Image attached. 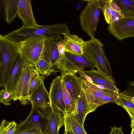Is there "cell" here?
<instances>
[{
  "label": "cell",
  "instance_id": "1",
  "mask_svg": "<svg viewBox=\"0 0 134 134\" xmlns=\"http://www.w3.org/2000/svg\"><path fill=\"white\" fill-rule=\"evenodd\" d=\"M70 33L69 28L65 23L53 25L39 26L33 28H20L9 32L4 36L17 43L32 38L43 37L46 39L56 38L65 34Z\"/></svg>",
  "mask_w": 134,
  "mask_h": 134
},
{
  "label": "cell",
  "instance_id": "2",
  "mask_svg": "<svg viewBox=\"0 0 134 134\" xmlns=\"http://www.w3.org/2000/svg\"><path fill=\"white\" fill-rule=\"evenodd\" d=\"M16 42L0 35V86H3L16 60L20 55Z\"/></svg>",
  "mask_w": 134,
  "mask_h": 134
},
{
  "label": "cell",
  "instance_id": "3",
  "mask_svg": "<svg viewBox=\"0 0 134 134\" xmlns=\"http://www.w3.org/2000/svg\"><path fill=\"white\" fill-rule=\"evenodd\" d=\"M103 44L93 37L85 41L83 54L94 63L97 70L113 77V71L104 51Z\"/></svg>",
  "mask_w": 134,
  "mask_h": 134
},
{
  "label": "cell",
  "instance_id": "4",
  "mask_svg": "<svg viewBox=\"0 0 134 134\" xmlns=\"http://www.w3.org/2000/svg\"><path fill=\"white\" fill-rule=\"evenodd\" d=\"M85 1L87 4L80 14V24L83 31L91 38L94 37L102 6L99 0Z\"/></svg>",
  "mask_w": 134,
  "mask_h": 134
},
{
  "label": "cell",
  "instance_id": "5",
  "mask_svg": "<svg viewBox=\"0 0 134 134\" xmlns=\"http://www.w3.org/2000/svg\"><path fill=\"white\" fill-rule=\"evenodd\" d=\"M55 67L61 73L76 74L85 70V67L94 69L96 66L94 63L83 54L77 55L65 52V55L60 58Z\"/></svg>",
  "mask_w": 134,
  "mask_h": 134
},
{
  "label": "cell",
  "instance_id": "6",
  "mask_svg": "<svg viewBox=\"0 0 134 134\" xmlns=\"http://www.w3.org/2000/svg\"><path fill=\"white\" fill-rule=\"evenodd\" d=\"M46 39L43 37H32L18 43L20 54L34 66L41 59Z\"/></svg>",
  "mask_w": 134,
  "mask_h": 134
},
{
  "label": "cell",
  "instance_id": "7",
  "mask_svg": "<svg viewBox=\"0 0 134 134\" xmlns=\"http://www.w3.org/2000/svg\"><path fill=\"white\" fill-rule=\"evenodd\" d=\"M30 100L32 106L48 119L53 109L51 106L49 93L44 86V81L33 93Z\"/></svg>",
  "mask_w": 134,
  "mask_h": 134
},
{
  "label": "cell",
  "instance_id": "8",
  "mask_svg": "<svg viewBox=\"0 0 134 134\" xmlns=\"http://www.w3.org/2000/svg\"><path fill=\"white\" fill-rule=\"evenodd\" d=\"M32 65L27 61L16 90L12 96V99L14 101L19 100L21 104L24 105L30 103L29 98L28 91Z\"/></svg>",
  "mask_w": 134,
  "mask_h": 134
},
{
  "label": "cell",
  "instance_id": "9",
  "mask_svg": "<svg viewBox=\"0 0 134 134\" xmlns=\"http://www.w3.org/2000/svg\"><path fill=\"white\" fill-rule=\"evenodd\" d=\"M78 73L83 78L97 86H100L117 94L119 93L113 78L104 73L95 69L84 70Z\"/></svg>",
  "mask_w": 134,
  "mask_h": 134
},
{
  "label": "cell",
  "instance_id": "10",
  "mask_svg": "<svg viewBox=\"0 0 134 134\" xmlns=\"http://www.w3.org/2000/svg\"><path fill=\"white\" fill-rule=\"evenodd\" d=\"M109 32L119 41L134 37V16L125 17L118 22L109 25Z\"/></svg>",
  "mask_w": 134,
  "mask_h": 134
},
{
  "label": "cell",
  "instance_id": "11",
  "mask_svg": "<svg viewBox=\"0 0 134 134\" xmlns=\"http://www.w3.org/2000/svg\"><path fill=\"white\" fill-rule=\"evenodd\" d=\"M48 119L32 106L30 112L25 120L18 124L16 131L33 128H40L47 134Z\"/></svg>",
  "mask_w": 134,
  "mask_h": 134
},
{
  "label": "cell",
  "instance_id": "12",
  "mask_svg": "<svg viewBox=\"0 0 134 134\" xmlns=\"http://www.w3.org/2000/svg\"><path fill=\"white\" fill-rule=\"evenodd\" d=\"M27 61L20 54L14 63L4 86V90L12 94V98Z\"/></svg>",
  "mask_w": 134,
  "mask_h": 134
},
{
  "label": "cell",
  "instance_id": "13",
  "mask_svg": "<svg viewBox=\"0 0 134 134\" xmlns=\"http://www.w3.org/2000/svg\"><path fill=\"white\" fill-rule=\"evenodd\" d=\"M61 75L57 76L52 80L50 84L49 97L53 109L60 110L63 115L65 114V107L62 90Z\"/></svg>",
  "mask_w": 134,
  "mask_h": 134
},
{
  "label": "cell",
  "instance_id": "14",
  "mask_svg": "<svg viewBox=\"0 0 134 134\" xmlns=\"http://www.w3.org/2000/svg\"><path fill=\"white\" fill-rule=\"evenodd\" d=\"M61 73V79L76 105L83 87L84 79L73 73L65 72Z\"/></svg>",
  "mask_w": 134,
  "mask_h": 134
},
{
  "label": "cell",
  "instance_id": "15",
  "mask_svg": "<svg viewBox=\"0 0 134 134\" xmlns=\"http://www.w3.org/2000/svg\"><path fill=\"white\" fill-rule=\"evenodd\" d=\"M83 89L87 100L94 108L106 104L102 98L104 88L84 79Z\"/></svg>",
  "mask_w": 134,
  "mask_h": 134
},
{
  "label": "cell",
  "instance_id": "16",
  "mask_svg": "<svg viewBox=\"0 0 134 134\" xmlns=\"http://www.w3.org/2000/svg\"><path fill=\"white\" fill-rule=\"evenodd\" d=\"M17 15L23 22V27H35L39 25L35 19L30 0H19Z\"/></svg>",
  "mask_w": 134,
  "mask_h": 134
},
{
  "label": "cell",
  "instance_id": "17",
  "mask_svg": "<svg viewBox=\"0 0 134 134\" xmlns=\"http://www.w3.org/2000/svg\"><path fill=\"white\" fill-rule=\"evenodd\" d=\"M96 109L88 102L83 87L77 99L75 110L72 114L81 125L83 126L86 116Z\"/></svg>",
  "mask_w": 134,
  "mask_h": 134
},
{
  "label": "cell",
  "instance_id": "18",
  "mask_svg": "<svg viewBox=\"0 0 134 134\" xmlns=\"http://www.w3.org/2000/svg\"><path fill=\"white\" fill-rule=\"evenodd\" d=\"M57 38L45 40L41 57V59L52 64L54 68L59 59Z\"/></svg>",
  "mask_w": 134,
  "mask_h": 134
},
{
  "label": "cell",
  "instance_id": "19",
  "mask_svg": "<svg viewBox=\"0 0 134 134\" xmlns=\"http://www.w3.org/2000/svg\"><path fill=\"white\" fill-rule=\"evenodd\" d=\"M63 35L65 52L77 55L83 54L85 41L76 35L69 33Z\"/></svg>",
  "mask_w": 134,
  "mask_h": 134
},
{
  "label": "cell",
  "instance_id": "20",
  "mask_svg": "<svg viewBox=\"0 0 134 134\" xmlns=\"http://www.w3.org/2000/svg\"><path fill=\"white\" fill-rule=\"evenodd\" d=\"M62 114L59 110H53L48 119L47 134H59L60 129L64 125Z\"/></svg>",
  "mask_w": 134,
  "mask_h": 134
},
{
  "label": "cell",
  "instance_id": "21",
  "mask_svg": "<svg viewBox=\"0 0 134 134\" xmlns=\"http://www.w3.org/2000/svg\"><path fill=\"white\" fill-rule=\"evenodd\" d=\"M5 14V20L9 24L18 15L19 0H3Z\"/></svg>",
  "mask_w": 134,
  "mask_h": 134
},
{
  "label": "cell",
  "instance_id": "22",
  "mask_svg": "<svg viewBox=\"0 0 134 134\" xmlns=\"http://www.w3.org/2000/svg\"><path fill=\"white\" fill-rule=\"evenodd\" d=\"M44 76L40 75L39 74L36 70L34 65H32L28 91L29 100L34 92L44 81Z\"/></svg>",
  "mask_w": 134,
  "mask_h": 134
},
{
  "label": "cell",
  "instance_id": "23",
  "mask_svg": "<svg viewBox=\"0 0 134 134\" xmlns=\"http://www.w3.org/2000/svg\"><path fill=\"white\" fill-rule=\"evenodd\" d=\"M63 115L64 120L74 134H87L83 126L81 125L72 114Z\"/></svg>",
  "mask_w": 134,
  "mask_h": 134
},
{
  "label": "cell",
  "instance_id": "24",
  "mask_svg": "<svg viewBox=\"0 0 134 134\" xmlns=\"http://www.w3.org/2000/svg\"><path fill=\"white\" fill-rule=\"evenodd\" d=\"M102 10L105 20L109 25L117 23L119 20L125 17L122 13L112 10L110 8L107 1L102 7Z\"/></svg>",
  "mask_w": 134,
  "mask_h": 134
},
{
  "label": "cell",
  "instance_id": "25",
  "mask_svg": "<svg viewBox=\"0 0 134 134\" xmlns=\"http://www.w3.org/2000/svg\"><path fill=\"white\" fill-rule=\"evenodd\" d=\"M125 17L134 16V0H113Z\"/></svg>",
  "mask_w": 134,
  "mask_h": 134
},
{
  "label": "cell",
  "instance_id": "26",
  "mask_svg": "<svg viewBox=\"0 0 134 134\" xmlns=\"http://www.w3.org/2000/svg\"><path fill=\"white\" fill-rule=\"evenodd\" d=\"M61 82L63 99L65 107V113L64 114H70L74 111L76 104L62 79Z\"/></svg>",
  "mask_w": 134,
  "mask_h": 134
},
{
  "label": "cell",
  "instance_id": "27",
  "mask_svg": "<svg viewBox=\"0 0 134 134\" xmlns=\"http://www.w3.org/2000/svg\"><path fill=\"white\" fill-rule=\"evenodd\" d=\"M34 66L40 74L46 77L50 75L53 72H57L52 64L41 59Z\"/></svg>",
  "mask_w": 134,
  "mask_h": 134
},
{
  "label": "cell",
  "instance_id": "28",
  "mask_svg": "<svg viewBox=\"0 0 134 134\" xmlns=\"http://www.w3.org/2000/svg\"><path fill=\"white\" fill-rule=\"evenodd\" d=\"M18 124L14 121H8L4 119L0 126V134H15Z\"/></svg>",
  "mask_w": 134,
  "mask_h": 134
},
{
  "label": "cell",
  "instance_id": "29",
  "mask_svg": "<svg viewBox=\"0 0 134 134\" xmlns=\"http://www.w3.org/2000/svg\"><path fill=\"white\" fill-rule=\"evenodd\" d=\"M119 94L113 91L104 89V92L102 97V99L106 104L111 102L116 104Z\"/></svg>",
  "mask_w": 134,
  "mask_h": 134
},
{
  "label": "cell",
  "instance_id": "30",
  "mask_svg": "<svg viewBox=\"0 0 134 134\" xmlns=\"http://www.w3.org/2000/svg\"><path fill=\"white\" fill-rule=\"evenodd\" d=\"M116 103L117 105L123 108L125 107L134 110V103L126 99L123 92L119 93Z\"/></svg>",
  "mask_w": 134,
  "mask_h": 134
},
{
  "label": "cell",
  "instance_id": "31",
  "mask_svg": "<svg viewBox=\"0 0 134 134\" xmlns=\"http://www.w3.org/2000/svg\"><path fill=\"white\" fill-rule=\"evenodd\" d=\"M12 99V94L4 89L0 91V102L5 105L8 106L11 104L10 102Z\"/></svg>",
  "mask_w": 134,
  "mask_h": 134
},
{
  "label": "cell",
  "instance_id": "32",
  "mask_svg": "<svg viewBox=\"0 0 134 134\" xmlns=\"http://www.w3.org/2000/svg\"><path fill=\"white\" fill-rule=\"evenodd\" d=\"M57 46L59 58H62L64 55L65 52V43L64 40L61 36L57 38Z\"/></svg>",
  "mask_w": 134,
  "mask_h": 134
},
{
  "label": "cell",
  "instance_id": "33",
  "mask_svg": "<svg viewBox=\"0 0 134 134\" xmlns=\"http://www.w3.org/2000/svg\"><path fill=\"white\" fill-rule=\"evenodd\" d=\"M15 134H45L40 128H33L16 131Z\"/></svg>",
  "mask_w": 134,
  "mask_h": 134
},
{
  "label": "cell",
  "instance_id": "34",
  "mask_svg": "<svg viewBox=\"0 0 134 134\" xmlns=\"http://www.w3.org/2000/svg\"><path fill=\"white\" fill-rule=\"evenodd\" d=\"M107 2L110 8L113 10L121 13L120 9L118 5L114 2L113 0L107 1Z\"/></svg>",
  "mask_w": 134,
  "mask_h": 134
},
{
  "label": "cell",
  "instance_id": "35",
  "mask_svg": "<svg viewBox=\"0 0 134 134\" xmlns=\"http://www.w3.org/2000/svg\"><path fill=\"white\" fill-rule=\"evenodd\" d=\"M111 130L109 134H124L122 126L117 127L115 126L111 127Z\"/></svg>",
  "mask_w": 134,
  "mask_h": 134
},
{
  "label": "cell",
  "instance_id": "36",
  "mask_svg": "<svg viewBox=\"0 0 134 134\" xmlns=\"http://www.w3.org/2000/svg\"><path fill=\"white\" fill-rule=\"evenodd\" d=\"M65 130L64 134H74L70 129L66 122L64 120Z\"/></svg>",
  "mask_w": 134,
  "mask_h": 134
},
{
  "label": "cell",
  "instance_id": "37",
  "mask_svg": "<svg viewBox=\"0 0 134 134\" xmlns=\"http://www.w3.org/2000/svg\"><path fill=\"white\" fill-rule=\"evenodd\" d=\"M129 115L131 120H134V110L125 107L123 108Z\"/></svg>",
  "mask_w": 134,
  "mask_h": 134
},
{
  "label": "cell",
  "instance_id": "38",
  "mask_svg": "<svg viewBox=\"0 0 134 134\" xmlns=\"http://www.w3.org/2000/svg\"><path fill=\"white\" fill-rule=\"evenodd\" d=\"M131 127L132 129L134 130V120H131Z\"/></svg>",
  "mask_w": 134,
  "mask_h": 134
},
{
  "label": "cell",
  "instance_id": "39",
  "mask_svg": "<svg viewBox=\"0 0 134 134\" xmlns=\"http://www.w3.org/2000/svg\"><path fill=\"white\" fill-rule=\"evenodd\" d=\"M131 83L132 86L133 87V88H134V81H131Z\"/></svg>",
  "mask_w": 134,
  "mask_h": 134
},
{
  "label": "cell",
  "instance_id": "40",
  "mask_svg": "<svg viewBox=\"0 0 134 134\" xmlns=\"http://www.w3.org/2000/svg\"><path fill=\"white\" fill-rule=\"evenodd\" d=\"M131 134H134V130L132 129Z\"/></svg>",
  "mask_w": 134,
  "mask_h": 134
}]
</instances>
